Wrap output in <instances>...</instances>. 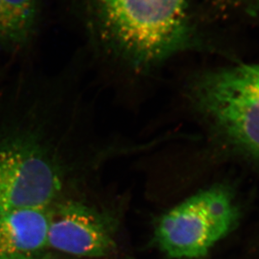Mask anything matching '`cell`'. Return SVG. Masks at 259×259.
I'll use <instances>...</instances> for the list:
<instances>
[{"label":"cell","mask_w":259,"mask_h":259,"mask_svg":"<svg viewBox=\"0 0 259 259\" xmlns=\"http://www.w3.org/2000/svg\"><path fill=\"white\" fill-rule=\"evenodd\" d=\"M50 207L0 214V259H37L48 247Z\"/></svg>","instance_id":"cell-6"},{"label":"cell","mask_w":259,"mask_h":259,"mask_svg":"<svg viewBox=\"0 0 259 259\" xmlns=\"http://www.w3.org/2000/svg\"><path fill=\"white\" fill-rule=\"evenodd\" d=\"M238 209L222 186L202 190L160 217L155 241L171 258H197L207 254L237 225Z\"/></svg>","instance_id":"cell-3"},{"label":"cell","mask_w":259,"mask_h":259,"mask_svg":"<svg viewBox=\"0 0 259 259\" xmlns=\"http://www.w3.org/2000/svg\"><path fill=\"white\" fill-rule=\"evenodd\" d=\"M37 259H57L53 257V255L48 254V253H44L41 257Z\"/></svg>","instance_id":"cell-9"},{"label":"cell","mask_w":259,"mask_h":259,"mask_svg":"<svg viewBox=\"0 0 259 259\" xmlns=\"http://www.w3.org/2000/svg\"><path fill=\"white\" fill-rule=\"evenodd\" d=\"M63 186L58 163L25 138L0 142V214L29 207H50Z\"/></svg>","instance_id":"cell-4"},{"label":"cell","mask_w":259,"mask_h":259,"mask_svg":"<svg viewBox=\"0 0 259 259\" xmlns=\"http://www.w3.org/2000/svg\"><path fill=\"white\" fill-rule=\"evenodd\" d=\"M9 38V48L27 45L35 35L40 0H1Z\"/></svg>","instance_id":"cell-7"},{"label":"cell","mask_w":259,"mask_h":259,"mask_svg":"<svg viewBox=\"0 0 259 259\" xmlns=\"http://www.w3.org/2000/svg\"><path fill=\"white\" fill-rule=\"evenodd\" d=\"M190 95L218 134L259 159V64L206 72L193 82Z\"/></svg>","instance_id":"cell-2"},{"label":"cell","mask_w":259,"mask_h":259,"mask_svg":"<svg viewBox=\"0 0 259 259\" xmlns=\"http://www.w3.org/2000/svg\"><path fill=\"white\" fill-rule=\"evenodd\" d=\"M115 222L81 202L51 208L48 247L78 257H102L115 250Z\"/></svg>","instance_id":"cell-5"},{"label":"cell","mask_w":259,"mask_h":259,"mask_svg":"<svg viewBox=\"0 0 259 259\" xmlns=\"http://www.w3.org/2000/svg\"><path fill=\"white\" fill-rule=\"evenodd\" d=\"M86 29L104 54L149 72L197 44L190 0H82Z\"/></svg>","instance_id":"cell-1"},{"label":"cell","mask_w":259,"mask_h":259,"mask_svg":"<svg viewBox=\"0 0 259 259\" xmlns=\"http://www.w3.org/2000/svg\"><path fill=\"white\" fill-rule=\"evenodd\" d=\"M0 45L9 48L7 28H6V23H5V15H4L1 0H0Z\"/></svg>","instance_id":"cell-8"}]
</instances>
